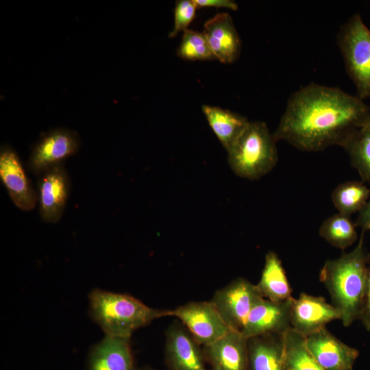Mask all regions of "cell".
I'll list each match as a JSON object with an SVG mask.
<instances>
[{
	"instance_id": "6da1fadb",
	"label": "cell",
	"mask_w": 370,
	"mask_h": 370,
	"mask_svg": "<svg viewBox=\"0 0 370 370\" xmlns=\"http://www.w3.org/2000/svg\"><path fill=\"white\" fill-rule=\"evenodd\" d=\"M369 115V108L358 96L311 83L291 95L273 134L276 141L306 151L343 147Z\"/></svg>"
},
{
	"instance_id": "7a4b0ae2",
	"label": "cell",
	"mask_w": 370,
	"mask_h": 370,
	"mask_svg": "<svg viewBox=\"0 0 370 370\" xmlns=\"http://www.w3.org/2000/svg\"><path fill=\"white\" fill-rule=\"evenodd\" d=\"M367 260L362 232L353 250L328 260L320 270L319 280L329 293L331 304L340 311L345 327L360 319L362 312Z\"/></svg>"
},
{
	"instance_id": "3957f363",
	"label": "cell",
	"mask_w": 370,
	"mask_h": 370,
	"mask_svg": "<svg viewBox=\"0 0 370 370\" xmlns=\"http://www.w3.org/2000/svg\"><path fill=\"white\" fill-rule=\"evenodd\" d=\"M89 303L92 318L106 335L130 338L136 330L167 316V310L151 308L130 295L100 289L90 293Z\"/></svg>"
},
{
	"instance_id": "277c9868",
	"label": "cell",
	"mask_w": 370,
	"mask_h": 370,
	"mask_svg": "<svg viewBox=\"0 0 370 370\" xmlns=\"http://www.w3.org/2000/svg\"><path fill=\"white\" fill-rule=\"evenodd\" d=\"M276 143L264 122H249L227 151L228 164L238 176L258 180L270 172L277 164Z\"/></svg>"
},
{
	"instance_id": "5b68a950",
	"label": "cell",
	"mask_w": 370,
	"mask_h": 370,
	"mask_svg": "<svg viewBox=\"0 0 370 370\" xmlns=\"http://www.w3.org/2000/svg\"><path fill=\"white\" fill-rule=\"evenodd\" d=\"M337 42L346 71L361 99L370 97V29L359 14L343 24L337 34Z\"/></svg>"
},
{
	"instance_id": "8992f818",
	"label": "cell",
	"mask_w": 370,
	"mask_h": 370,
	"mask_svg": "<svg viewBox=\"0 0 370 370\" xmlns=\"http://www.w3.org/2000/svg\"><path fill=\"white\" fill-rule=\"evenodd\" d=\"M260 297L256 284L238 278L217 291L211 301L227 326L241 332L251 310Z\"/></svg>"
},
{
	"instance_id": "52a82bcc",
	"label": "cell",
	"mask_w": 370,
	"mask_h": 370,
	"mask_svg": "<svg viewBox=\"0 0 370 370\" xmlns=\"http://www.w3.org/2000/svg\"><path fill=\"white\" fill-rule=\"evenodd\" d=\"M189 330L197 344L208 346L230 330L212 301L190 302L167 310Z\"/></svg>"
},
{
	"instance_id": "ba28073f",
	"label": "cell",
	"mask_w": 370,
	"mask_h": 370,
	"mask_svg": "<svg viewBox=\"0 0 370 370\" xmlns=\"http://www.w3.org/2000/svg\"><path fill=\"white\" fill-rule=\"evenodd\" d=\"M338 319H341L340 311L323 297L301 293L292 298L291 328L305 337Z\"/></svg>"
},
{
	"instance_id": "9c48e42d",
	"label": "cell",
	"mask_w": 370,
	"mask_h": 370,
	"mask_svg": "<svg viewBox=\"0 0 370 370\" xmlns=\"http://www.w3.org/2000/svg\"><path fill=\"white\" fill-rule=\"evenodd\" d=\"M292 298L278 302L260 297L248 315L241 332L243 335L249 339L269 334H284L291 328Z\"/></svg>"
},
{
	"instance_id": "30bf717a",
	"label": "cell",
	"mask_w": 370,
	"mask_h": 370,
	"mask_svg": "<svg viewBox=\"0 0 370 370\" xmlns=\"http://www.w3.org/2000/svg\"><path fill=\"white\" fill-rule=\"evenodd\" d=\"M79 140L75 132L66 130H51L42 136L31 153L29 165L35 174H43L78 149Z\"/></svg>"
},
{
	"instance_id": "8fae6325",
	"label": "cell",
	"mask_w": 370,
	"mask_h": 370,
	"mask_svg": "<svg viewBox=\"0 0 370 370\" xmlns=\"http://www.w3.org/2000/svg\"><path fill=\"white\" fill-rule=\"evenodd\" d=\"M306 346L325 370H353L359 352L332 334L327 328L306 337Z\"/></svg>"
},
{
	"instance_id": "7c38bea8",
	"label": "cell",
	"mask_w": 370,
	"mask_h": 370,
	"mask_svg": "<svg viewBox=\"0 0 370 370\" xmlns=\"http://www.w3.org/2000/svg\"><path fill=\"white\" fill-rule=\"evenodd\" d=\"M0 177L16 206L25 211L34 208L38 197L27 177L18 156L7 146L1 149Z\"/></svg>"
},
{
	"instance_id": "4fadbf2b",
	"label": "cell",
	"mask_w": 370,
	"mask_h": 370,
	"mask_svg": "<svg viewBox=\"0 0 370 370\" xmlns=\"http://www.w3.org/2000/svg\"><path fill=\"white\" fill-rule=\"evenodd\" d=\"M69 180L60 164L42 174L38 182L40 213L48 223L58 222L64 212L69 193Z\"/></svg>"
},
{
	"instance_id": "5bb4252c",
	"label": "cell",
	"mask_w": 370,
	"mask_h": 370,
	"mask_svg": "<svg viewBox=\"0 0 370 370\" xmlns=\"http://www.w3.org/2000/svg\"><path fill=\"white\" fill-rule=\"evenodd\" d=\"M204 34L216 59L232 63L238 58L241 41L228 13H219L208 20Z\"/></svg>"
},
{
	"instance_id": "9a60e30c",
	"label": "cell",
	"mask_w": 370,
	"mask_h": 370,
	"mask_svg": "<svg viewBox=\"0 0 370 370\" xmlns=\"http://www.w3.org/2000/svg\"><path fill=\"white\" fill-rule=\"evenodd\" d=\"M206 350L213 370H248V339L241 332L230 330Z\"/></svg>"
},
{
	"instance_id": "2e32d148",
	"label": "cell",
	"mask_w": 370,
	"mask_h": 370,
	"mask_svg": "<svg viewBox=\"0 0 370 370\" xmlns=\"http://www.w3.org/2000/svg\"><path fill=\"white\" fill-rule=\"evenodd\" d=\"M90 370H134L130 338L106 335L91 352Z\"/></svg>"
},
{
	"instance_id": "e0dca14e",
	"label": "cell",
	"mask_w": 370,
	"mask_h": 370,
	"mask_svg": "<svg viewBox=\"0 0 370 370\" xmlns=\"http://www.w3.org/2000/svg\"><path fill=\"white\" fill-rule=\"evenodd\" d=\"M248 370H284V334L249 338Z\"/></svg>"
},
{
	"instance_id": "ac0fdd59",
	"label": "cell",
	"mask_w": 370,
	"mask_h": 370,
	"mask_svg": "<svg viewBox=\"0 0 370 370\" xmlns=\"http://www.w3.org/2000/svg\"><path fill=\"white\" fill-rule=\"evenodd\" d=\"M197 344L193 338L180 328L169 330L166 352L173 370H205Z\"/></svg>"
},
{
	"instance_id": "d6986e66",
	"label": "cell",
	"mask_w": 370,
	"mask_h": 370,
	"mask_svg": "<svg viewBox=\"0 0 370 370\" xmlns=\"http://www.w3.org/2000/svg\"><path fill=\"white\" fill-rule=\"evenodd\" d=\"M262 297L273 301H284L292 298V288L278 255L269 251L259 282L256 284Z\"/></svg>"
},
{
	"instance_id": "ffe728a7",
	"label": "cell",
	"mask_w": 370,
	"mask_h": 370,
	"mask_svg": "<svg viewBox=\"0 0 370 370\" xmlns=\"http://www.w3.org/2000/svg\"><path fill=\"white\" fill-rule=\"evenodd\" d=\"M202 111L212 131L227 151L249 123L245 116L219 107L204 105Z\"/></svg>"
},
{
	"instance_id": "44dd1931",
	"label": "cell",
	"mask_w": 370,
	"mask_h": 370,
	"mask_svg": "<svg viewBox=\"0 0 370 370\" xmlns=\"http://www.w3.org/2000/svg\"><path fill=\"white\" fill-rule=\"evenodd\" d=\"M284 370H325L309 352L306 337L291 328L284 334Z\"/></svg>"
},
{
	"instance_id": "7402d4cb",
	"label": "cell",
	"mask_w": 370,
	"mask_h": 370,
	"mask_svg": "<svg viewBox=\"0 0 370 370\" xmlns=\"http://www.w3.org/2000/svg\"><path fill=\"white\" fill-rule=\"evenodd\" d=\"M370 189L362 182L348 181L338 184L332 193V201L339 213L350 217L367 202Z\"/></svg>"
},
{
	"instance_id": "603a6c76",
	"label": "cell",
	"mask_w": 370,
	"mask_h": 370,
	"mask_svg": "<svg viewBox=\"0 0 370 370\" xmlns=\"http://www.w3.org/2000/svg\"><path fill=\"white\" fill-rule=\"evenodd\" d=\"M356 225L349 217L339 212L328 217L319 230V236L332 246L345 249L358 238Z\"/></svg>"
},
{
	"instance_id": "cb8c5ba5",
	"label": "cell",
	"mask_w": 370,
	"mask_h": 370,
	"mask_svg": "<svg viewBox=\"0 0 370 370\" xmlns=\"http://www.w3.org/2000/svg\"><path fill=\"white\" fill-rule=\"evenodd\" d=\"M364 182L370 184V127L356 130L343 147Z\"/></svg>"
},
{
	"instance_id": "d4e9b609",
	"label": "cell",
	"mask_w": 370,
	"mask_h": 370,
	"mask_svg": "<svg viewBox=\"0 0 370 370\" xmlns=\"http://www.w3.org/2000/svg\"><path fill=\"white\" fill-rule=\"evenodd\" d=\"M177 53L189 60L216 59L204 34L190 29L184 32Z\"/></svg>"
},
{
	"instance_id": "484cf974",
	"label": "cell",
	"mask_w": 370,
	"mask_h": 370,
	"mask_svg": "<svg viewBox=\"0 0 370 370\" xmlns=\"http://www.w3.org/2000/svg\"><path fill=\"white\" fill-rule=\"evenodd\" d=\"M197 6L193 0L177 1L174 10V27L169 37H175L181 31L187 30L188 26L195 17Z\"/></svg>"
},
{
	"instance_id": "4316f807",
	"label": "cell",
	"mask_w": 370,
	"mask_h": 370,
	"mask_svg": "<svg viewBox=\"0 0 370 370\" xmlns=\"http://www.w3.org/2000/svg\"><path fill=\"white\" fill-rule=\"evenodd\" d=\"M366 329L370 328V254L368 255L366 280L365 299L362 312L360 319Z\"/></svg>"
},
{
	"instance_id": "83f0119b",
	"label": "cell",
	"mask_w": 370,
	"mask_h": 370,
	"mask_svg": "<svg viewBox=\"0 0 370 370\" xmlns=\"http://www.w3.org/2000/svg\"><path fill=\"white\" fill-rule=\"evenodd\" d=\"M197 8L204 7L225 8L232 10H238V5L231 0H193Z\"/></svg>"
},
{
	"instance_id": "f1b7e54d",
	"label": "cell",
	"mask_w": 370,
	"mask_h": 370,
	"mask_svg": "<svg viewBox=\"0 0 370 370\" xmlns=\"http://www.w3.org/2000/svg\"><path fill=\"white\" fill-rule=\"evenodd\" d=\"M358 212L355 223L356 227H360L363 232L370 231V199Z\"/></svg>"
},
{
	"instance_id": "f546056e",
	"label": "cell",
	"mask_w": 370,
	"mask_h": 370,
	"mask_svg": "<svg viewBox=\"0 0 370 370\" xmlns=\"http://www.w3.org/2000/svg\"><path fill=\"white\" fill-rule=\"evenodd\" d=\"M363 126H367V127H370V115L368 117V119H367L366 122L365 123V124L363 125ZM362 126V127H363Z\"/></svg>"
},
{
	"instance_id": "4dcf8cb0",
	"label": "cell",
	"mask_w": 370,
	"mask_h": 370,
	"mask_svg": "<svg viewBox=\"0 0 370 370\" xmlns=\"http://www.w3.org/2000/svg\"><path fill=\"white\" fill-rule=\"evenodd\" d=\"M368 331L370 332V328H369Z\"/></svg>"
}]
</instances>
